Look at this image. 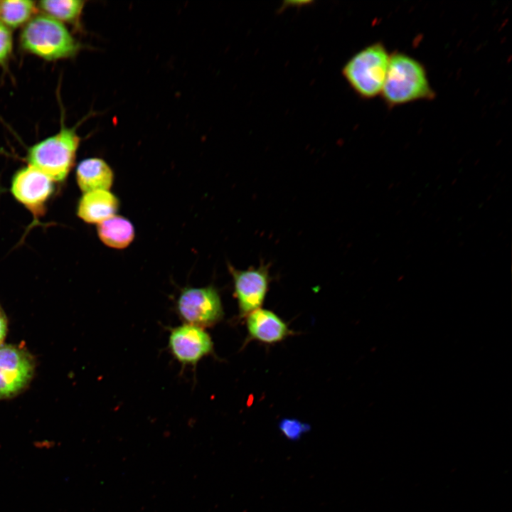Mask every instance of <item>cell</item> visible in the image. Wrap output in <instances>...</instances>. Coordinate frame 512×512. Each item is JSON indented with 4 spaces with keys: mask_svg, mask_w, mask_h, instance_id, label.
I'll return each instance as SVG.
<instances>
[{
    "mask_svg": "<svg viewBox=\"0 0 512 512\" xmlns=\"http://www.w3.org/2000/svg\"><path fill=\"white\" fill-rule=\"evenodd\" d=\"M19 41L23 51L48 61L75 57L82 48L63 23L46 14L34 16L24 25Z\"/></svg>",
    "mask_w": 512,
    "mask_h": 512,
    "instance_id": "6da1fadb",
    "label": "cell"
},
{
    "mask_svg": "<svg viewBox=\"0 0 512 512\" xmlns=\"http://www.w3.org/2000/svg\"><path fill=\"white\" fill-rule=\"evenodd\" d=\"M380 95L388 106L394 107L432 99L434 92L421 63L407 54L394 53L390 55Z\"/></svg>",
    "mask_w": 512,
    "mask_h": 512,
    "instance_id": "7a4b0ae2",
    "label": "cell"
},
{
    "mask_svg": "<svg viewBox=\"0 0 512 512\" xmlns=\"http://www.w3.org/2000/svg\"><path fill=\"white\" fill-rule=\"evenodd\" d=\"M77 127L62 123L58 133L31 146L26 157L29 165L53 181H64L75 164L80 142Z\"/></svg>",
    "mask_w": 512,
    "mask_h": 512,
    "instance_id": "3957f363",
    "label": "cell"
},
{
    "mask_svg": "<svg viewBox=\"0 0 512 512\" xmlns=\"http://www.w3.org/2000/svg\"><path fill=\"white\" fill-rule=\"evenodd\" d=\"M390 55L385 46L378 42L363 48L346 62L343 75L358 96L370 99L380 95Z\"/></svg>",
    "mask_w": 512,
    "mask_h": 512,
    "instance_id": "277c9868",
    "label": "cell"
},
{
    "mask_svg": "<svg viewBox=\"0 0 512 512\" xmlns=\"http://www.w3.org/2000/svg\"><path fill=\"white\" fill-rule=\"evenodd\" d=\"M176 311L184 324L203 329L215 325L224 316L220 294L213 285L183 288L176 299Z\"/></svg>",
    "mask_w": 512,
    "mask_h": 512,
    "instance_id": "5b68a950",
    "label": "cell"
},
{
    "mask_svg": "<svg viewBox=\"0 0 512 512\" xmlns=\"http://www.w3.org/2000/svg\"><path fill=\"white\" fill-rule=\"evenodd\" d=\"M33 356L26 348L11 344L0 346V400L12 398L31 383L35 371Z\"/></svg>",
    "mask_w": 512,
    "mask_h": 512,
    "instance_id": "8992f818",
    "label": "cell"
},
{
    "mask_svg": "<svg viewBox=\"0 0 512 512\" xmlns=\"http://www.w3.org/2000/svg\"><path fill=\"white\" fill-rule=\"evenodd\" d=\"M228 270L233 277L240 315L245 317L260 309L264 302L270 281L269 267L262 262L258 267L240 270L228 265Z\"/></svg>",
    "mask_w": 512,
    "mask_h": 512,
    "instance_id": "52a82bcc",
    "label": "cell"
},
{
    "mask_svg": "<svg viewBox=\"0 0 512 512\" xmlns=\"http://www.w3.org/2000/svg\"><path fill=\"white\" fill-rule=\"evenodd\" d=\"M11 191L18 202L37 216L44 212L46 203L54 191L53 181L28 164L14 175Z\"/></svg>",
    "mask_w": 512,
    "mask_h": 512,
    "instance_id": "ba28073f",
    "label": "cell"
},
{
    "mask_svg": "<svg viewBox=\"0 0 512 512\" xmlns=\"http://www.w3.org/2000/svg\"><path fill=\"white\" fill-rule=\"evenodd\" d=\"M168 348L179 363L195 366L213 353V343L203 328L183 324L170 329Z\"/></svg>",
    "mask_w": 512,
    "mask_h": 512,
    "instance_id": "9c48e42d",
    "label": "cell"
},
{
    "mask_svg": "<svg viewBox=\"0 0 512 512\" xmlns=\"http://www.w3.org/2000/svg\"><path fill=\"white\" fill-rule=\"evenodd\" d=\"M245 317L250 340L272 344L284 340L292 334L287 324L270 310L260 308Z\"/></svg>",
    "mask_w": 512,
    "mask_h": 512,
    "instance_id": "30bf717a",
    "label": "cell"
},
{
    "mask_svg": "<svg viewBox=\"0 0 512 512\" xmlns=\"http://www.w3.org/2000/svg\"><path fill=\"white\" fill-rule=\"evenodd\" d=\"M119 208V198L110 190H96L81 196L77 215L85 223L99 224L116 215Z\"/></svg>",
    "mask_w": 512,
    "mask_h": 512,
    "instance_id": "8fae6325",
    "label": "cell"
},
{
    "mask_svg": "<svg viewBox=\"0 0 512 512\" xmlns=\"http://www.w3.org/2000/svg\"><path fill=\"white\" fill-rule=\"evenodd\" d=\"M76 181L84 192L110 190L114 182V172L103 159L91 157L82 159L76 168Z\"/></svg>",
    "mask_w": 512,
    "mask_h": 512,
    "instance_id": "7c38bea8",
    "label": "cell"
},
{
    "mask_svg": "<svg viewBox=\"0 0 512 512\" xmlns=\"http://www.w3.org/2000/svg\"><path fill=\"white\" fill-rule=\"evenodd\" d=\"M97 235L105 245L114 249H124L133 241L135 230L132 222L122 215L112 217L97 224Z\"/></svg>",
    "mask_w": 512,
    "mask_h": 512,
    "instance_id": "4fadbf2b",
    "label": "cell"
},
{
    "mask_svg": "<svg viewBox=\"0 0 512 512\" xmlns=\"http://www.w3.org/2000/svg\"><path fill=\"white\" fill-rule=\"evenodd\" d=\"M85 4L82 0H43L38 2V7L46 15L77 26Z\"/></svg>",
    "mask_w": 512,
    "mask_h": 512,
    "instance_id": "5bb4252c",
    "label": "cell"
},
{
    "mask_svg": "<svg viewBox=\"0 0 512 512\" xmlns=\"http://www.w3.org/2000/svg\"><path fill=\"white\" fill-rule=\"evenodd\" d=\"M36 10L33 1H0V21L10 29L16 28L26 24L33 17Z\"/></svg>",
    "mask_w": 512,
    "mask_h": 512,
    "instance_id": "9a60e30c",
    "label": "cell"
},
{
    "mask_svg": "<svg viewBox=\"0 0 512 512\" xmlns=\"http://www.w3.org/2000/svg\"><path fill=\"white\" fill-rule=\"evenodd\" d=\"M279 429L285 438L297 441L308 432L311 427L309 424L294 418H284L279 423Z\"/></svg>",
    "mask_w": 512,
    "mask_h": 512,
    "instance_id": "2e32d148",
    "label": "cell"
},
{
    "mask_svg": "<svg viewBox=\"0 0 512 512\" xmlns=\"http://www.w3.org/2000/svg\"><path fill=\"white\" fill-rule=\"evenodd\" d=\"M13 51V36L11 29L0 21V66L5 68Z\"/></svg>",
    "mask_w": 512,
    "mask_h": 512,
    "instance_id": "e0dca14e",
    "label": "cell"
},
{
    "mask_svg": "<svg viewBox=\"0 0 512 512\" xmlns=\"http://www.w3.org/2000/svg\"><path fill=\"white\" fill-rule=\"evenodd\" d=\"M8 329V320L6 315L0 306V346L4 340Z\"/></svg>",
    "mask_w": 512,
    "mask_h": 512,
    "instance_id": "ac0fdd59",
    "label": "cell"
},
{
    "mask_svg": "<svg viewBox=\"0 0 512 512\" xmlns=\"http://www.w3.org/2000/svg\"><path fill=\"white\" fill-rule=\"evenodd\" d=\"M33 446L38 450L49 451L55 447V443L52 440L44 439L35 442Z\"/></svg>",
    "mask_w": 512,
    "mask_h": 512,
    "instance_id": "d6986e66",
    "label": "cell"
}]
</instances>
